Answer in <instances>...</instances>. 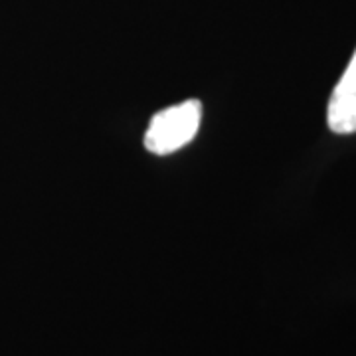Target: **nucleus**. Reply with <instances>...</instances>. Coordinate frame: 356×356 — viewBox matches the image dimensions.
Masks as SVG:
<instances>
[{
	"label": "nucleus",
	"instance_id": "f257e3e1",
	"mask_svg": "<svg viewBox=\"0 0 356 356\" xmlns=\"http://www.w3.org/2000/svg\"><path fill=\"white\" fill-rule=\"evenodd\" d=\"M202 105L196 99L172 105L154 115L145 133L147 151L159 156L177 153L184 145H188L200 127Z\"/></svg>",
	"mask_w": 356,
	"mask_h": 356
},
{
	"label": "nucleus",
	"instance_id": "f03ea898",
	"mask_svg": "<svg viewBox=\"0 0 356 356\" xmlns=\"http://www.w3.org/2000/svg\"><path fill=\"white\" fill-rule=\"evenodd\" d=\"M327 123L332 133H356V50L350 64L346 65L343 77L332 91L327 109Z\"/></svg>",
	"mask_w": 356,
	"mask_h": 356
}]
</instances>
